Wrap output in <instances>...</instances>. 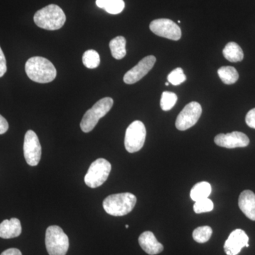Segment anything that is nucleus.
<instances>
[{"instance_id":"1","label":"nucleus","mask_w":255,"mask_h":255,"mask_svg":"<svg viewBox=\"0 0 255 255\" xmlns=\"http://www.w3.org/2000/svg\"><path fill=\"white\" fill-rule=\"evenodd\" d=\"M26 75L32 81L45 84L53 81L57 71L53 64L43 57L29 58L25 65Z\"/></svg>"},{"instance_id":"2","label":"nucleus","mask_w":255,"mask_h":255,"mask_svg":"<svg viewBox=\"0 0 255 255\" xmlns=\"http://www.w3.org/2000/svg\"><path fill=\"white\" fill-rule=\"evenodd\" d=\"M33 20L38 27L55 31L63 27L66 21V16L59 6L50 4L36 11Z\"/></svg>"},{"instance_id":"3","label":"nucleus","mask_w":255,"mask_h":255,"mask_svg":"<svg viewBox=\"0 0 255 255\" xmlns=\"http://www.w3.org/2000/svg\"><path fill=\"white\" fill-rule=\"evenodd\" d=\"M136 202V196L131 193H120L107 196L103 201V208L111 216H124L131 212Z\"/></svg>"},{"instance_id":"4","label":"nucleus","mask_w":255,"mask_h":255,"mask_svg":"<svg viewBox=\"0 0 255 255\" xmlns=\"http://www.w3.org/2000/svg\"><path fill=\"white\" fill-rule=\"evenodd\" d=\"M114 105L113 99L111 97H105L97 102L90 110L87 111L84 115L80 123V128L85 132L92 131L99 121L105 117L112 108Z\"/></svg>"},{"instance_id":"5","label":"nucleus","mask_w":255,"mask_h":255,"mask_svg":"<svg viewBox=\"0 0 255 255\" xmlns=\"http://www.w3.org/2000/svg\"><path fill=\"white\" fill-rule=\"evenodd\" d=\"M46 247L49 255H65L69 248L68 236L59 226H49L46 230Z\"/></svg>"},{"instance_id":"6","label":"nucleus","mask_w":255,"mask_h":255,"mask_svg":"<svg viewBox=\"0 0 255 255\" xmlns=\"http://www.w3.org/2000/svg\"><path fill=\"white\" fill-rule=\"evenodd\" d=\"M112 164L107 159L99 158L92 162L85 176V184L90 188H97L102 186L108 179Z\"/></svg>"},{"instance_id":"7","label":"nucleus","mask_w":255,"mask_h":255,"mask_svg":"<svg viewBox=\"0 0 255 255\" xmlns=\"http://www.w3.org/2000/svg\"><path fill=\"white\" fill-rule=\"evenodd\" d=\"M146 128L140 121H135L129 125L126 131L124 145L128 152L130 153L141 150L145 143Z\"/></svg>"},{"instance_id":"8","label":"nucleus","mask_w":255,"mask_h":255,"mask_svg":"<svg viewBox=\"0 0 255 255\" xmlns=\"http://www.w3.org/2000/svg\"><path fill=\"white\" fill-rule=\"evenodd\" d=\"M202 113V108L200 104L196 102H191L185 106L182 112L178 115L176 120V128L179 130H186L194 127Z\"/></svg>"},{"instance_id":"9","label":"nucleus","mask_w":255,"mask_h":255,"mask_svg":"<svg viewBox=\"0 0 255 255\" xmlns=\"http://www.w3.org/2000/svg\"><path fill=\"white\" fill-rule=\"evenodd\" d=\"M150 29L157 36L163 37L172 41H179L182 37L181 28L172 20L168 18H159L152 21Z\"/></svg>"},{"instance_id":"10","label":"nucleus","mask_w":255,"mask_h":255,"mask_svg":"<svg viewBox=\"0 0 255 255\" xmlns=\"http://www.w3.org/2000/svg\"><path fill=\"white\" fill-rule=\"evenodd\" d=\"M23 155L30 166H36L41 157V145L36 132L29 130L26 132L23 142Z\"/></svg>"},{"instance_id":"11","label":"nucleus","mask_w":255,"mask_h":255,"mask_svg":"<svg viewBox=\"0 0 255 255\" xmlns=\"http://www.w3.org/2000/svg\"><path fill=\"white\" fill-rule=\"evenodd\" d=\"M156 58L153 55L146 56L138 63L125 74L124 82L127 85H132L141 80L153 68Z\"/></svg>"},{"instance_id":"12","label":"nucleus","mask_w":255,"mask_h":255,"mask_svg":"<svg viewBox=\"0 0 255 255\" xmlns=\"http://www.w3.org/2000/svg\"><path fill=\"white\" fill-rule=\"evenodd\" d=\"M214 142L220 147L233 149L247 147L250 144V139L243 132L234 131L227 134H219L215 137Z\"/></svg>"},{"instance_id":"13","label":"nucleus","mask_w":255,"mask_h":255,"mask_svg":"<svg viewBox=\"0 0 255 255\" xmlns=\"http://www.w3.org/2000/svg\"><path fill=\"white\" fill-rule=\"evenodd\" d=\"M249 237L244 231L236 229L230 234L224 245V251L227 255H238L245 247L248 248Z\"/></svg>"},{"instance_id":"14","label":"nucleus","mask_w":255,"mask_h":255,"mask_svg":"<svg viewBox=\"0 0 255 255\" xmlns=\"http://www.w3.org/2000/svg\"><path fill=\"white\" fill-rule=\"evenodd\" d=\"M138 243L142 249L150 255L159 254L164 250L163 246L157 241L155 235L150 231L142 233L138 238Z\"/></svg>"},{"instance_id":"15","label":"nucleus","mask_w":255,"mask_h":255,"mask_svg":"<svg viewBox=\"0 0 255 255\" xmlns=\"http://www.w3.org/2000/svg\"><path fill=\"white\" fill-rule=\"evenodd\" d=\"M238 206L248 219L255 221V194L253 191H243L239 196Z\"/></svg>"},{"instance_id":"16","label":"nucleus","mask_w":255,"mask_h":255,"mask_svg":"<svg viewBox=\"0 0 255 255\" xmlns=\"http://www.w3.org/2000/svg\"><path fill=\"white\" fill-rule=\"evenodd\" d=\"M21 222L16 218L4 220L0 223V238L3 239L18 237L21 235Z\"/></svg>"},{"instance_id":"17","label":"nucleus","mask_w":255,"mask_h":255,"mask_svg":"<svg viewBox=\"0 0 255 255\" xmlns=\"http://www.w3.org/2000/svg\"><path fill=\"white\" fill-rule=\"evenodd\" d=\"M96 4L111 14H119L125 8L124 0H96Z\"/></svg>"},{"instance_id":"18","label":"nucleus","mask_w":255,"mask_h":255,"mask_svg":"<svg viewBox=\"0 0 255 255\" xmlns=\"http://www.w3.org/2000/svg\"><path fill=\"white\" fill-rule=\"evenodd\" d=\"M225 58L232 63L241 62L244 58V53L241 47L235 42H230L223 50Z\"/></svg>"},{"instance_id":"19","label":"nucleus","mask_w":255,"mask_h":255,"mask_svg":"<svg viewBox=\"0 0 255 255\" xmlns=\"http://www.w3.org/2000/svg\"><path fill=\"white\" fill-rule=\"evenodd\" d=\"M211 194V186L209 182H201L197 183L191 189V199L196 201L207 199Z\"/></svg>"},{"instance_id":"20","label":"nucleus","mask_w":255,"mask_h":255,"mask_svg":"<svg viewBox=\"0 0 255 255\" xmlns=\"http://www.w3.org/2000/svg\"><path fill=\"white\" fill-rule=\"evenodd\" d=\"M127 41L123 36H117L113 38L110 43V48L112 56L115 59L121 60L127 55L126 50Z\"/></svg>"},{"instance_id":"21","label":"nucleus","mask_w":255,"mask_h":255,"mask_svg":"<svg viewBox=\"0 0 255 255\" xmlns=\"http://www.w3.org/2000/svg\"><path fill=\"white\" fill-rule=\"evenodd\" d=\"M218 75L223 83L226 85H233L238 81L239 74L237 70L231 66L221 67L218 70Z\"/></svg>"},{"instance_id":"22","label":"nucleus","mask_w":255,"mask_h":255,"mask_svg":"<svg viewBox=\"0 0 255 255\" xmlns=\"http://www.w3.org/2000/svg\"><path fill=\"white\" fill-rule=\"evenodd\" d=\"M84 65L89 69H95L100 65V56L95 50H88L82 56Z\"/></svg>"},{"instance_id":"23","label":"nucleus","mask_w":255,"mask_h":255,"mask_svg":"<svg viewBox=\"0 0 255 255\" xmlns=\"http://www.w3.org/2000/svg\"><path fill=\"white\" fill-rule=\"evenodd\" d=\"M212 228L210 226H201L194 230L192 237L198 243H205L209 241L212 236Z\"/></svg>"},{"instance_id":"24","label":"nucleus","mask_w":255,"mask_h":255,"mask_svg":"<svg viewBox=\"0 0 255 255\" xmlns=\"http://www.w3.org/2000/svg\"><path fill=\"white\" fill-rule=\"evenodd\" d=\"M177 96L171 92H164L160 100V107L162 110L167 112L172 110L177 103Z\"/></svg>"},{"instance_id":"25","label":"nucleus","mask_w":255,"mask_h":255,"mask_svg":"<svg viewBox=\"0 0 255 255\" xmlns=\"http://www.w3.org/2000/svg\"><path fill=\"white\" fill-rule=\"evenodd\" d=\"M167 80L169 83L177 86V85H181L183 82H185L187 80V77L184 75V71L181 68H177L172 70L167 76Z\"/></svg>"},{"instance_id":"26","label":"nucleus","mask_w":255,"mask_h":255,"mask_svg":"<svg viewBox=\"0 0 255 255\" xmlns=\"http://www.w3.org/2000/svg\"><path fill=\"white\" fill-rule=\"evenodd\" d=\"M214 208V203L211 199L207 198V199L196 201L194 205V211L196 214H202V213L212 211Z\"/></svg>"},{"instance_id":"27","label":"nucleus","mask_w":255,"mask_h":255,"mask_svg":"<svg viewBox=\"0 0 255 255\" xmlns=\"http://www.w3.org/2000/svg\"><path fill=\"white\" fill-rule=\"evenodd\" d=\"M246 122L248 127L255 129V108L253 109L247 114Z\"/></svg>"},{"instance_id":"28","label":"nucleus","mask_w":255,"mask_h":255,"mask_svg":"<svg viewBox=\"0 0 255 255\" xmlns=\"http://www.w3.org/2000/svg\"><path fill=\"white\" fill-rule=\"evenodd\" d=\"M6 72V61L4 53L0 47V78L4 76Z\"/></svg>"},{"instance_id":"29","label":"nucleus","mask_w":255,"mask_h":255,"mask_svg":"<svg viewBox=\"0 0 255 255\" xmlns=\"http://www.w3.org/2000/svg\"><path fill=\"white\" fill-rule=\"evenodd\" d=\"M8 128H9V124L7 121L2 116L0 115V135L7 131Z\"/></svg>"},{"instance_id":"30","label":"nucleus","mask_w":255,"mask_h":255,"mask_svg":"<svg viewBox=\"0 0 255 255\" xmlns=\"http://www.w3.org/2000/svg\"><path fill=\"white\" fill-rule=\"evenodd\" d=\"M1 255H22V253L16 248H10L3 252Z\"/></svg>"},{"instance_id":"31","label":"nucleus","mask_w":255,"mask_h":255,"mask_svg":"<svg viewBox=\"0 0 255 255\" xmlns=\"http://www.w3.org/2000/svg\"><path fill=\"white\" fill-rule=\"evenodd\" d=\"M165 85H166V86H168V85H169V82H166Z\"/></svg>"},{"instance_id":"32","label":"nucleus","mask_w":255,"mask_h":255,"mask_svg":"<svg viewBox=\"0 0 255 255\" xmlns=\"http://www.w3.org/2000/svg\"><path fill=\"white\" fill-rule=\"evenodd\" d=\"M129 226H128V225H127V226H126V228H128Z\"/></svg>"}]
</instances>
